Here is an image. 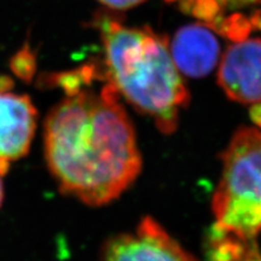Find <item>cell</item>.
<instances>
[{
  "instance_id": "6da1fadb",
  "label": "cell",
  "mask_w": 261,
  "mask_h": 261,
  "mask_svg": "<svg viewBox=\"0 0 261 261\" xmlns=\"http://www.w3.org/2000/svg\"><path fill=\"white\" fill-rule=\"evenodd\" d=\"M92 79L68 76L65 97L44 125L47 167L65 195L89 205L116 200L142 168L132 122L110 84L94 92Z\"/></svg>"
},
{
  "instance_id": "9c48e42d",
  "label": "cell",
  "mask_w": 261,
  "mask_h": 261,
  "mask_svg": "<svg viewBox=\"0 0 261 261\" xmlns=\"http://www.w3.org/2000/svg\"><path fill=\"white\" fill-rule=\"evenodd\" d=\"M99 2L109 9L127 10L136 5H139L144 0H99Z\"/></svg>"
},
{
  "instance_id": "3957f363",
  "label": "cell",
  "mask_w": 261,
  "mask_h": 261,
  "mask_svg": "<svg viewBox=\"0 0 261 261\" xmlns=\"http://www.w3.org/2000/svg\"><path fill=\"white\" fill-rule=\"evenodd\" d=\"M212 201L215 225L246 240L261 232V129L241 127L221 156Z\"/></svg>"
},
{
  "instance_id": "8fae6325",
  "label": "cell",
  "mask_w": 261,
  "mask_h": 261,
  "mask_svg": "<svg viewBox=\"0 0 261 261\" xmlns=\"http://www.w3.org/2000/svg\"><path fill=\"white\" fill-rule=\"evenodd\" d=\"M253 119L257 126V128L261 129V106L255 104V108L253 109Z\"/></svg>"
},
{
  "instance_id": "ba28073f",
  "label": "cell",
  "mask_w": 261,
  "mask_h": 261,
  "mask_svg": "<svg viewBox=\"0 0 261 261\" xmlns=\"http://www.w3.org/2000/svg\"><path fill=\"white\" fill-rule=\"evenodd\" d=\"M205 261H261L255 240H246L214 224L208 238Z\"/></svg>"
},
{
  "instance_id": "277c9868",
  "label": "cell",
  "mask_w": 261,
  "mask_h": 261,
  "mask_svg": "<svg viewBox=\"0 0 261 261\" xmlns=\"http://www.w3.org/2000/svg\"><path fill=\"white\" fill-rule=\"evenodd\" d=\"M100 261H198L152 218L145 217L132 232L107 241Z\"/></svg>"
},
{
  "instance_id": "5b68a950",
  "label": "cell",
  "mask_w": 261,
  "mask_h": 261,
  "mask_svg": "<svg viewBox=\"0 0 261 261\" xmlns=\"http://www.w3.org/2000/svg\"><path fill=\"white\" fill-rule=\"evenodd\" d=\"M37 115L31 98L15 92L11 81L0 77V162L10 165L28 154Z\"/></svg>"
},
{
  "instance_id": "8992f818",
  "label": "cell",
  "mask_w": 261,
  "mask_h": 261,
  "mask_svg": "<svg viewBox=\"0 0 261 261\" xmlns=\"http://www.w3.org/2000/svg\"><path fill=\"white\" fill-rule=\"evenodd\" d=\"M218 81L228 98L243 104L261 103V40L242 39L227 48Z\"/></svg>"
},
{
  "instance_id": "52a82bcc",
  "label": "cell",
  "mask_w": 261,
  "mask_h": 261,
  "mask_svg": "<svg viewBox=\"0 0 261 261\" xmlns=\"http://www.w3.org/2000/svg\"><path fill=\"white\" fill-rule=\"evenodd\" d=\"M169 52L179 73L189 77H203L217 65L220 45L208 27L189 24L175 33Z\"/></svg>"
},
{
  "instance_id": "30bf717a",
  "label": "cell",
  "mask_w": 261,
  "mask_h": 261,
  "mask_svg": "<svg viewBox=\"0 0 261 261\" xmlns=\"http://www.w3.org/2000/svg\"><path fill=\"white\" fill-rule=\"evenodd\" d=\"M9 163L0 162V207H2L3 201H4V184H3V177L9 172Z\"/></svg>"
},
{
  "instance_id": "7a4b0ae2",
  "label": "cell",
  "mask_w": 261,
  "mask_h": 261,
  "mask_svg": "<svg viewBox=\"0 0 261 261\" xmlns=\"http://www.w3.org/2000/svg\"><path fill=\"white\" fill-rule=\"evenodd\" d=\"M99 29L109 84L140 113L152 117L162 133L174 132L189 93L167 42L150 29L110 19L100 22Z\"/></svg>"
}]
</instances>
